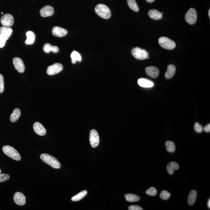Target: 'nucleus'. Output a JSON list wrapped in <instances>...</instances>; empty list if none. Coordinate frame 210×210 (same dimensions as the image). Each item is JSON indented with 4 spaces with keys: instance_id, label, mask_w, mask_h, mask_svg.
<instances>
[{
    "instance_id": "obj_17",
    "label": "nucleus",
    "mask_w": 210,
    "mask_h": 210,
    "mask_svg": "<svg viewBox=\"0 0 210 210\" xmlns=\"http://www.w3.org/2000/svg\"><path fill=\"white\" fill-rule=\"evenodd\" d=\"M176 71V67L174 65L170 64L168 65L167 70L165 73V77L167 79L172 78L174 75Z\"/></svg>"
},
{
    "instance_id": "obj_34",
    "label": "nucleus",
    "mask_w": 210,
    "mask_h": 210,
    "mask_svg": "<svg viewBox=\"0 0 210 210\" xmlns=\"http://www.w3.org/2000/svg\"><path fill=\"white\" fill-rule=\"evenodd\" d=\"M10 178V175L7 174L0 173V183L8 180Z\"/></svg>"
},
{
    "instance_id": "obj_7",
    "label": "nucleus",
    "mask_w": 210,
    "mask_h": 210,
    "mask_svg": "<svg viewBox=\"0 0 210 210\" xmlns=\"http://www.w3.org/2000/svg\"><path fill=\"white\" fill-rule=\"evenodd\" d=\"M89 139L90 144L92 148H96L98 146L99 144V137L96 130L94 129L91 130Z\"/></svg>"
},
{
    "instance_id": "obj_5",
    "label": "nucleus",
    "mask_w": 210,
    "mask_h": 210,
    "mask_svg": "<svg viewBox=\"0 0 210 210\" xmlns=\"http://www.w3.org/2000/svg\"><path fill=\"white\" fill-rule=\"evenodd\" d=\"M132 53L135 58L140 60L146 59L149 55L146 50L139 47L135 48L132 49Z\"/></svg>"
},
{
    "instance_id": "obj_9",
    "label": "nucleus",
    "mask_w": 210,
    "mask_h": 210,
    "mask_svg": "<svg viewBox=\"0 0 210 210\" xmlns=\"http://www.w3.org/2000/svg\"><path fill=\"white\" fill-rule=\"evenodd\" d=\"M14 19L12 15L10 14L4 15L1 19V23L4 27L11 26L14 23Z\"/></svg>"
},
{
    "instance_id": "obj_20",
    "label": "nucleus",
    "mask_w": 210,
    "mask_h": 210,
    "mask_svg": "<svg viewBox=\"0 0 210 210\" xmlns=\"http://www.w3.org/2000/svg\"><path fill=\"white\" fill-rule=\"evenodd\" d=\"M43 50L46 53H49L50 52L57 53L59 51V48L57 46H52L49 43H46L43 47Z\"/></svg>"
},
{
    "instance_id": "obj_33",
    "label": "nucleus",
    "mask_w": 210,
    "mask_h": 210,
    "mask_svg": "<svg viewBox=\"0 0 210 210\" xmlns=\"http://www.w3.org/2000/svg\"><path fill=\"white\" fill-rule=\"evenodd\" d=\"M4 89L3 76L0 74V94L3 92Z\"/></svg>"
},
{
    "instance_id": "obj_37",
    "label": "nucleus",
    "mask_w": 210,
    "mask_h": 210,
    "mask_svg": "<svg viewBox=\"0 0 210 210\" xmlns=\"http://www.w3.org/2000/svg\"><path fill=\"white\" fill-rule=\"evenodd\" d=\"M204 131L208 133L210 132V124H207L206 126H205L204 128Z\"/></svg>"
},
{
    "instance_id": "obj_3",
    "label": "nucleus",
    "mask_w": 210,
    "mask_h": 210,
    "mask_svg": "<svg viewBox=\"0 0 210 210\" xmlns=\"http://www.w3.org/2000/svg\"><path fill=\"white\" fill-rule=\"evenodd\" d=\"M2 151L4 154L13 159L19 161L21 156L19 153L14 148L10 145H4L2 148Z\"/></svg>"
},
{
    "instance_id": "obj_12",
    "label": "nucleus",
    "mask_w": 210,
    "mask_h": 210,
    "mask_svg": "<svg viewBox=\"0 0 210 210\" xmlns=\"http://www.w3.org/2000/svg\"><path fill=\"white\" fill-rule=\"evenodd\" d=\"M14 201L16 204L19 205H23L26 203V198L23 193L17 192L15 193L13 197Z\"/></svg>"
},
{
    "instance_id": "obj_13",
    "label": "nucleus",
    "mask_w": 210,
    "mask_h": 210,
    "mask_svg": "<svg viewBox=\"0 0 210 210\" xmlns=\"http://www.w3.org/2000/svg\"><path fill=\"white\" fill-rule=\"evenodd\" d=\"M54 13L53 7L50 6H46L43 7L40 11V15L43 17H48L52 15Z\"/></svg>"
},
{
    "instance_id": "obj_29",
    "label": "nucleus",
    "mask_w": 210,
    "mask_h": 210,
    "mask_svg": "<svg viewBox=\"0 0 210 210\" xmlns=\"http://www.w3.org/2000/svg\"><path fill=\"white\" fill-rule=\"evenodd\" d=\"M129 7L131 10L136 12L139 10V7L136 2V0H127Z\"/></svg>"
},
{
    "instance_id": "obj_35",
    "label": "nucleus",
    "mask_w": 210,
    "mask_h": 210,
    "mask_svg": "<svg viewBox=\"0 0 210 210\" xmlns=\"http://www.w3.org/2000/svg\"><path fill=\"white\" fill-rule=\"evenodd\" d=\"M7 40V38L4 36L0 35V48L4 47Z\"/></svg>"
},
{
    "instance_id": "obj_2",
    "label": "nucleus",
    "mask_w": 210,
    "mask_h": 210,
    "mask_svg": "<svg viewBox=\"0 0 210 210\" xmlns=\"http://www.w3.org/2000/svg\"><path fill=\"white\" fill-rule=\"evenodd\" d=\"M95 13L100 17L104 19H108L111 16L110 9L107 6L103 4H99L95 7Z\"/></svg>"
},
{
    "instance_id": "obj_10",
    "label": "nucleus",
    "mask_w": 210,
    "mask_h": 210,
    "mask_svg": "<svg viewBox=\"0 0 210 210\" xmlns=\"http://www.w3.org/2000/svg\"><path fill=\"white\" fill-rule=\"evenodd\" d=\"M13 64L15 68L20 73H23L25 71V67L23 61L21 58L15 57L13 58Z\"/></svg>"
},
{
    "instance_id": "obj_41",
    "label": "nucleus",
    "mask_w": 210,
    "mask_h": 210,
    "mask_svg": "<svg viewBox=\"0 0 210 210\" xmlns=\"http://www.w3.org/2000/svg\"><path fill=\"white\" fill-rule=\"evenodd\" d=\"M1 173V169H0V173Z\"/></svg>"
},
{
    "instance_id": "obj_27",
    "label": "nucleus",
    "mask_w": 210,
    "mask_h": 210,
    "mask_svg": "<svg viewBox=\"0 0 210 210\" xmlns=\"http://www.w3.org/2000/svg\"><path fill=\"white\" fill-rule=\"evenodd\" d=\"M72 59V62L73 64H75L76 61H82V57L76 51H73L70 55Z\"/></svg>"
},
{
    "instance_id": "obj_39",
    "label": "nucleus",
    "mask_w": 210,
    "mask_h": 210,
    "mask_svg": "<svg viewBox=\"0 0 210 210\" xmlns=\"http://www.w3.org/2000/svg\"><path fill=\"white\" fill-rule=\"evenodd\" d=\"M208 208H210V199L209 200H208Z\"/></svg>"
},
{
    "instance_id": "obj_28",
    "label": "nucleus",
    "mask_w": 210,
    "mask_h": 210,
    "mask_svg": "<svg viewBox=\"0 0 210 210\" xmlns=\"http://www.w3.org/2000/svg\"><path fill=\"white\" fill-rule=\"evenodd\" d=\"M166 150L169 153H173L175 150V146L173 142L170 141H167L166 142Z\"/></svg>"
},
{
    "instance_id": "obj_21",
    "label": "nucleus",
    "mask_w": 210,
    "mask_h": 210,
    "mask_svg": "<svg viewBox=\"0 0 210 210\" xmlns=\"http://www.w3.org/2000/svg\"><path fill=\"white\" fill-rule=\"evenodd\" d=\"M138 83L139 86L145 88H150L153 86V83L148 79L141 78L138 81Z\"/></svg>"
},
{
    "instance_id": "obj_40",
    "label": "nucleus",
    "mask_w": 210,
    "mask_h": 210,
    "mask_svg": "<svg viewBox=\"0 0 210 210\" xmlns=\"http://www.w3.org/2000/svg\"><path fill=\"white\" fill-rule=\"evenodd\" d=\"M208 16H209V19H210V10H208Z\"/></svg>"
},
{
    "instance_id": "obj_19",
    "label": "nucleus",
    "mask_w": 210,
    "mask_h": 210,
    "mask_svg": "<svg viewBox=\"0 0 210 210\" xmlns=\"http://www.w3.org/2000/svg\"><path fill=\"white\" fill-rule=\"evenodd\" d=\"M148 14L149 17L154 20H159L162 18V15L160 11L156 10H149Z\"/></svg>"
},
{
    "instance_id": "obj_6",
    "label": "nucleus",
    "mask_w": 210,
    "mask_h": 210,
    "mask_svg": "<svg viewBox=\"0 0 210 210\" xmlns=\"http://www.w3.org/2000/svg\"><path fill=\"white\" fill-rule=\"evenodd\" d=\"M186 22L190 25L194 24L197 20V13L195 9L191 8L189 9L185 15Z\"/></svg>"
},
{
    "instance_id": "obj_14",
    "label": "nucleus",
    "mask_w": 210,
    "mask_h": 210,
    "mask_svg": "<svg viewBox=\"0 0 210 210\" xmlns=\"http://www.w3.org/2000/svg\"><path fill=\"white\" fill-rule=\"evenodd\" d=\"M52 32L54 36L58 37L65 36L67 34L66 30L58 26L54 27L52 28Z\"/></svg>"
},
{
    "instance_id": "obj_4",
    "label": "nucleus",
    "mask_w": 210,
    "mask_h": 210,
    "mask_svg": "<svg viewBox=\"0 0 210 210\" xmlns=\"http://www.w3.org/2000/svg\"><path fill=\"white\" fill-rule=\"evenodd\" d=\"M158 42L161 47L168 50H172L174 49L176 46L174 42L166 37H160L159 39Z\"/></svg>"
},
{
    "instance_id": "obj_36",
    "label": "nucleus",
    "mask_w": 210,
    "mask_h": 210,
    "mask_svg": "<svg viewBox=\"0 0 210 210\" xmlns=\"http://www.w3.org/2000/svg\"><path fill=\"white\" fill-rule=\"evenodd\" d=\"M128 210H143V209L141 207L137 205H132L128 207Z\"/></svg>"
},
{
    "instance_id": "obj_18",
    "label": "nucleus",
    "mask_w": 210,
    "mask_h": 210,
    "mask_svg": "<svg viewBox=\"0 0 210 210\" xmlns=\"http://www.w3.org/2000/svg\"><path fill=\"white\" fill-rule=\"evenodd\" d=\"M179 165L178 163L175 162H171L169 163L166 166V170L168 173L170 175L173 174L174 171L178 170Z\"/></svg>"
},
{
    "instance_id": "obj_1",
    "label": "nucleus",
    "mask_w": 210,
    "mask_h": 210,
    "mask_svg": "<svg viewBox=\"0 0 210 210\" xmlns=\"http://www.w3.org/2000/svg\"><path fill=\"white\" fill-rule=\"evenodd\" d=\"M40 158L42 161L54 169H59L61 167V163L58 160L49 154H42L40 155Z\"/></svg>"
},
{
    "instance_id": "obj_23",
    "label": "nucleus",
    "mask_w": 210,
    "mask_h": 210,
    "mask_svg": "<svg viewBox=\"0 0 210 210\" xmlns=\"http://www.w3.org/2000/svg\"><path fill=\"white\" fill-rule=\"evenodd\" d=\"M197 196V192L195 190H191L189 193L188 198H187V202L190 205H193L196 201Z\"/></svg>"
},
{
    "instance_id": "obj_16",
    "label": "nucleus",
    "mask_w": 210,
    "mask_h": 210,
    "mask_svg": "<svg viewBox=\"0 0 210 210\" xmlns=\"http://www.w3.org/2000/svg\"><path fill=\"white\" fill-rule=\"evenodd\" d=\"M13 32V30L10 27H0V35H2L5 37L8 40L11 36Z\"/></svg>"
},
{
    "instance_id": "obj_38",
    "label": "nucleus",
    "mask_w": 210,
    "mask_h": 210,
    "mask_svg": "<svg viewBox=\"0 0 210 210\" xmlns=\"http://www.w3.org/2000/svg\"><path fill=\"white\" fill-rule=\"evenodd\" d=\"M146 1H147V2L151 3L153 2L154 1V0H146Z\"/></svg>"
},
{
    "instance_id": "obj_32",
    "label": "nucleus",
    "mask_w": 210,
    "mask_h": 210,
    "mask_svg": "<svg viewBox=\"0 0 210 210\" xmlns=\"http://www.w3.org/2000/svg\"><path fill=\"white\" fill-rule=\"evenodd\" d=\"M194 128L195 131L199 133H202L203 130V128L202 126L197 122L195 124Z\"/></svg>"
},
{
    "instance_id": "obj_26",
    "label": "nucleus",
    "mask_w": 210,
    "mask_h": 210,
    "mask_svg": "<svg viewBox=\"0 0 210 210\" xmlns=\"http://www.w3.org/2000/svg\"><path fill=\"white\" fill-rule=\"evenodd\" d=\"M87 194V191L86 190H83L77 195L73 196L71 198V200L73 202H78L81 200Z\"/></svg>"
},
{
    "instance_id": "obj_22",
    "label": "nucleus",
    "mask_w": 210,
    "mask_h": 210,
    "mask_svg": "<svg viewBox=\"0 0 210 210\" xmlns=\"http://www.w3.org/2000/svg\"><path fill=\"white\" fill-rule=\"evenodd\" d=\"M27 39L25 41V44L31 45L34 44L36 39V35L34 32L31 31H28L26 33Z\"/></svg>"
},
{
    "instance_id": "obj_42",
    "label": "nucleus",
    "mask_w": 210,
    "mask_h": 210,
    "mask_svg": "<svg viewBox=\"0 0 210 210\" xmlns=\"http://www.w3.org/2000/svg\"><path fill=\"white\" fill-rule=\"evenodd\" d=\"M1 14L2 15V14H3V12L1 13Z\"/></svg>"
},
{
    "instance_id": "obj_8",
    "label": "nucleus",
    "mask_w": 210,
    "mask_h": 210,
    "mask_svg": "<svg viewBox=\"0 0 210 210\" xmlns=\"http://www.w3.org/2000/svg\"><path fill=\"white\" fill-rule=\"evenodd\" d=\"M62 64L60 63H55L53 65L48 67L47 73L49 75H53L61 72L63 70Z\"/></svg>"
},
{
    "instance_id": "obj_25",
    "label": "nucleus",
    "mask_w": 210,
    "mask_h": 210,
    "mask_svg": "<svg viewBox=\"0 0 210 210\" xmlns=\"http://www.w3.org/2000/svg\"><path fill=\"white\" fill-rule=\"evenodd\" d=\"M125 198L127 201L130 202H134L139 201L140 200V198L137 195L131 194H127L125 195Z\"/></svg>"
},
{
    "instance_id": "obj_30",
    "label": "nucleus",
    "mask_w": 210,
    "mask_h": 210,
    "mask_svg": "<svg viewBox=\"0 0 210 210\" xmlns=\"http://www.w3.org/2000/svg\"><path fill=\"white\" fill-rule=\"evenodd\" d=\"M170 194L166 190H163L160 193V197L163 200H167L170 197Z\"/></svg>"
},
{
    "instance_id": "obj_15",
    "label": "nucleus",
    "mask_w": 210,
    "mask_h": 210,
    "mask_svg": "<svg viewBox=\"0 0 210 210\" xmlns=\"http://www.w3.org/2000/svg\"><path fill=\"white\" fill-rule=\"evenodd\" d=\"M34 132L37 135L40 136H43L46 134L45 128L40 123L37 122L34 123L33 125Z\"/></svg>"
},
{
    "instance_id": "obj_31",
    "label": "nucleus",
    "mask_w": 210,
    "mask_h": 210,
    "mask_svg": "<svg viewBox=\"0 0 210 210\" xmlns=\"http://www.w3.org/2000/svg\"><path fill=\"white\" fill-rule=\"evenodd\" d=\"M146 193L148 195L154 196L157 195V191L155 188L151 187L146 190Z\"/></svg>"
},
{
    "instance_id": "obj_24",
    "label": "nucleus",
    "mask_w": 210,
    "mask_h": 210,
    "mask_svg": "<svg viewBox=\"0 0 210 210\" xmlns=\"http://www.w3.org/2000/svg\"><path fill=\"white\" fill-rule=\"evenodd\" d=\"M20 115V110L19 109L16 108L10 116V121L13 123L16 122L19 120Z\"/></svg>"
},
{
    "instance_id": "obj_11",
    "label": "nucleus",
    "mask_w": 210,
    "mask_h": 210,
    "mask_svg": "<svg viewBox=\"0 0 210 210\" xmlns=\"http://www.w3.org/2000/svg\"><path fill=\"white\" fill-rule=\"evenodd\" d=\"M145 72L147 75L154 79L158 77L160 73L158 69L154 66L147 67L145 69Z\"/></svg>"
}]
</instances>
